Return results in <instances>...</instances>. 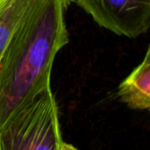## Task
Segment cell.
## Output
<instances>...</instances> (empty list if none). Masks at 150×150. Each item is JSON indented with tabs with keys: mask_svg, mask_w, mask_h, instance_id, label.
Returning <instances> with one entry per match:
<instances>
[{
	"mask_svg": "<svg viewBox=\"0 0 150 150\" xmlns=\"http://www.w3.org/2000/svg\"><path fill=\"white\" fill-rule=\"evenodd\" d=\"M101 27L112 33L136 38L150 26V0H76Z\"/></svg>",
	"mask_w": 150,
	"mask_h": 150,
	"instance_id": "3957f363",
	"label": "cell"
},
{
	"mask_svg": "<svg viewBox=\"0 0 150 150\" xmlns=\"http://www.w3.org/2000/svg\"><path fill=\"white\" fill-rule=\"evenodd\" d=\"M118 95L132 109L149 110L150 107V48L143 61L119 85Z\"/></svg>",
	"mask_w": 150,
	"mask_h": 150,
	"instance_id": "277c9868",
	"label": "cell"
},
{
	"mask_svg": "<svg viewBox=\"0 0 150 150\" xmlns=\"http://www.w3.org/2000/svg\"><path fill=\"white\" fill-rule=\"evenodd\" d=\"M8 0H0V11L3 9V7L5 5V4L7 3Z\"/></svg>",
	"mask_w": 150,
	"mask_h": 150,
	"instance_id": "52a82bcc",
	"label": "cell"
},
{
	"mask_svg": "<svg viewBox=\"0 0 150 150\" xmlns=\"http://www.w3.org/2000/svg\"><path fill=\"white\" fill-rule=\"evenodd\" d=\"M71 0H38L0 56V128L11 115L51 88L54 59L69 43L65 15Z\"/></svg>",
	"mask_w": 150,
	"mask_h": 150,
	"instance_id": "6da1fadb",
	"label": "cell"
},
{
	"mask_svg": "<svg viewBox=\"0 0 150 150\" xmlns=\"http://www.w3.org/2000/svg\"><path fill=\"white\" fill-rule=\"evenodd\" d=\"M62 142L51 88L18 108L0 128V150H59Z\"/></svg>",
	"mask_w": 150,
	"mask_h": 150,
	"instance_id": "7a4b0ae2",
	"label": "cell"
},
{
	"mask_svg": "<svg viewBox=\"0 0 150 150\" xmlns=\"http://www.w3.org/2000/svg\"><path fill=\"white\" fill-rule=\"evenodd\" d=\"M59 150H77L73 145L71 144H68V143H64L62 142L60 146Z\"/></svg>",
	"mask_w": 150,
	"mask_h": 150,
	"instance_id": "8992f818",
	"label": "cell"
},
{
	"mask_svg": "<svg viewBox=\"0 0 150 150\" xmlns=\"http://www.w3.org/2000/svg\"><path fill=\"white\" fill-rule=\"evenodd\" d=\"M38 0H8L0 11V56L12 34Z\"/></svg>",
	"mask_w": 150,
	"mask_h": 150,
	"instance_id": "5b68a950",
	"label": "cell"
}]
</instances>
